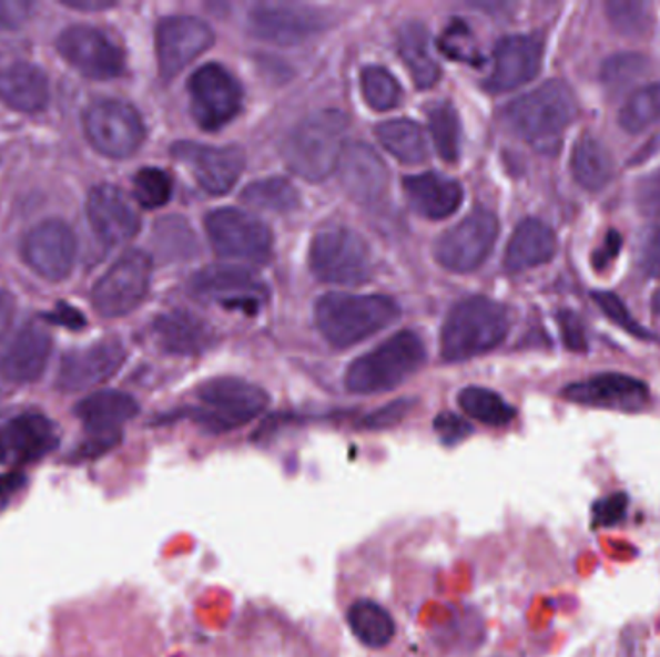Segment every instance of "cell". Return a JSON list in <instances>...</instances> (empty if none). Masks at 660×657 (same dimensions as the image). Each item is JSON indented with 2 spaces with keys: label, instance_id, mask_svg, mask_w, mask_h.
Returning <instances> with one entry per match:
<instances>
[{
  "label": "cell",
  "instance_id": "cell-1",
  "mask_svg": "<svg viewBox=\"0 0 660 657\" xmlns=\"http://www.w3.org/2000/svg\"><path fill=\"white\" fill-rule=\"evenodd\" d=\"M348 119L344 112L327 109L302 120L284 141V161L290 171L309 182L331 176L341 163Z\"/></svg>",
  "mask_w": 660,
  "mask_h": 657
},
{
  "label": "cell",
  "instance_id": "cell-2",
  "mask_svg": "<svg viewBox=\"0 0 660 657\" xmlns=\"http://www.w3.org/2000/svg\"><path fill=\"white\" fill-rule=\"evenodd\" d=\"M578 114V101L560 80L542 83L506 106V122L521 140L539 151L557 147Z\"/></svg>",
  "mask_w": 660,
  "mask_h": 657
},
{
  "label": "cell",
  "instance_id": "cell-3",
  "mask_svg": "<svg viewBox=\"0 0 660 657\" xmlns=\"http://www.w3.org/2000/svg\"><path fill=\"white\" fill-rule=\"evenodd\" d=\"M315 317L328 343L349 348L393 325L400 317V307L385 296L328 294L321 297Z\"/></svg>",
  "mask_w": 660,
  "mask_h": 657
},
{
  "label": "cell",
  "instance_id": "cell-4",
  "mask_svg": "<svg viewBox=\"0 0 660 657\" xmlns=\"http://www.w3.org/2000/svg\"><path fill=\"white\" fill-rule=\"evenodd\" d=\"M510 328L508 312L489 297H469L456 305L443 326V357L466 361L487 353L505 341Z\"/></svg>",
  "mask_w": 660,
  "mask_h": 657
},
{
  "label": "cell",
  "instance_id": "cell-5",
  "mask_svg": "<svg viewBox=\"0 0 660 657\" xmlns=\"http://www.w3.org/2000/svg\"><path fill=\"white\" fill-rule=\"evenodd\" d=\"M425 362L424 341L402 330L349 365L346 388L354 393L390 392L416 374Z\"/></svg>",
  "mask_w": 660,
  "mask_h": 657
},
{
  "label": "cell",
  "instance_id": "cell-6",
  "mask_svg": "<svg viewBox=\"0 0 660 657\" xmlns=\"http://www.w3.org/2000/svg\"><path fill=\"white\" fill-rule=\"evenodd\" d=\"M197 399V421L215 432L244 427L268 406V396L263 388L232 377L213 378L201 384Z\"/></svg>",
  "mask_w": 660,
  "mask_h": 657
},
{
  "label": "cell",
  "instance_id": "cell-7",
  "mask_svg": "<svg viewBox=\"0 0 660 657\" xmlns=\"http://www.w3.org/2000/svg\"><path fill=\"white\" fill-rule=\"evenodd\" d=\"M309 265L319 280L341 286H359L373 274L369 247L356 232L346 228L319 232L309 249Z\"/></svg>",
  "mask_w": 660,
  "mask_h": 657
},
{
  "label": "cell",
  "instance_id": "cell-8",
  "mask_svg": "<svg viewBox=\"0 0 660 657\" xmlns=\"http://www.w3.org/2000/svg\"><path fill=\"white\" fill-rule=\"evenodd\" d=\"M83 132L91 147L109 158H128L145 140L140 112L119 99H99L83 112Z\"/></svg>",
  "mask_w": 660,
  "mask_h": 657
},
{
  "label": "cell",
  "instance_id": "cell-9",
  "mask_svg": "<svg viewBox=\"0 0 660 657\" xmlns=\"http://www.w3.org/2000/svg\"><path fill=\"white\" fill-rule=\"evenodd\" d=\"M151 270L153 263L148 253H124L93 286L91 301L97 312L104 318H119L138 309L148 296Z\"/></svg>",
  "mask_w": 660,
  "mask_h": 657
},
{
  "label": "cell",
  "instance_id": "cell-10",
  "mask_svg": "<svg viewBox=\"0 0 660 657\" xmlns=\"http://www.w3.org/2000/svg\"><path fill=\"white\" fill-rule=\"evenodd\" d=\"M209 239L226 259L265 263L273 253V234L265 222L237 208H219L205 220Z\"/></svg>",
  "mask_w": 660,
  "mask_h": 657
},
{
  "label": "cell",
  "instance_id": "cell-11",
  "mask_svg": "<svg viewBox=\"0 0 660 657\" xmlns=\"http://www.w3.org/2000/svg\"><path fill=\"white\" fill-rule=\"evenodd\" d=\"M195 122L207 132H216L242 111V88L221 64L201 66L187 83Z\"/></svg>",
  "mask_w": 660,
  "mask_h": 657
},
{
  "label": "cell",
  "instance_id": "cell-12",
  "mask_svg": "<svg viewBox=\"0 0 660 657\" xmlns=\"http://www.w3.org/2000/svg\"><path fill=\"white\" fill-rule=\"evenodd\" d=\"M497 236V216L477 208L438 239L435 255L450 273H471L487 260Z\"/></svg>",
  "mask_w": 660,
  "mask_h": 657
},
{
  "label": "cell",
  "instance_id": "cell-13",
  "mask_svg": "<svg viewBox=\"0 0 660 657\" xmlns=\"http://www.w3.org/2000/svg\"><path fill=\"white\" fill-rule=\"evenodd\" d=\"M60 57L90 80H114L124 72V51L93 25H70L57 41Z\"/></svg>",
  "mask_w": 660,
  "mask_h": 657
},
{
  "label": "cell",
  "instance_id": "cell-14",
  "mask_svg": "<svg viewBox=\"0 0 660 657\" xmlns=\"http://www.w3.org/2000/svg\"><path fill=\"white\" fill-rule=\"evenodd\" d=\"M75 253L78 242L74 232L59 218L41 222L23 237L26 265L45 280H67L74 268Z\"/></svg>",
  "mask_w": 660,
  "mask_h": 657
},
{
  "label": "cell",
  "instance_id": "cell-15",
  "mask_svg": "<svg viewBox=\"0 0 660 657\" xmlns=\"http://www.w3.org/2000/svg\"><path fill=\"white\" fill-rule=\"evenodd\" d=\"M215 41L207 23L193 16L164 18L156 28V60L163 80H172L184 68L211 49Z\"/></svg>",
  "mask_w": 660,
  "mask_h": 657
},
{
  "label": "cell",
  "instance_id": "cell-16",
  "mask_svg": "<svg viewBox=\"0 0 660 657\" xmlns=\"http://www.w3.org/2000/svg\"><path fill=\"white\" fill-rule=\"evenodd\" d=\"M193 296L231 309L255 312L267 299V288L252 273L231 265L203 268L192 280Z\"/></svg>",
  "mask_w": 660,
  "mask_h": 657
},
{
  "label": "cell",
  "instance_id": "cell-17",
  "mask_svg": "<svg viewBox=\"0 0 660 657\" xmlns=\"http://www.w3.org/2000/svg\"><path fill=\"white\" fill-rule=\"evenodd\" d=\"M126 361V349L116 340H103L91 348L68 351L60 362L57 388L83 392L111 380Z\"/></svg>",
  "mask_w": 660,
  "mask_h": 657
},
{
  "label": "cell",
  "instance_id": "cell-18",
  "mask_svg": "<svg viewBox=\"0 0 660 657\" xmlns=\"http://www.w3.org/2000/svg\"><path fill=\"white\" fill-rule=\"evenodd\" d=\"M247 22L253 35L278 44L299 43L327 28L323 12L302 4H257L247 16Z\"/></svg>",
  "mask_w": 660,
  "mask_h": 657
},
{
  "label": "cell",
  "instance_id": "cell-19",
  "mask_svg": "<svg viewBox=\"0 0 660 657\" xmlns=\"http://www.w3.org/2000/svg\"><path fill=\"white\" fill-rule=\"evenodd\" d=\"M562 396L579 406L599 407V409H612V411H626V413L641 411L649 403V388L646 382L618 372H605L576 384L566 386Z\"/></svg>",
  "mask_w": 660,
  "mask_h": 657
},
{
  "label": "cell",
  "instance_id": "cell-20",
  "mask_svg": "<svg viewBox=\"0 0 660 657\" xmlns=\"http://www.w3.org/2000/svg\"><path fill=\"white\" fill-rule=\"evenodd\" d=\"M88 220L101 244L119 247L134 239L140 232V216L126 195L111 184L95 185L85 203Z\"/></svg>",
  "mask_w": 660,
  "mask_h": 657
},
{
  "label": "cell",
  "instance_id": "cell-21",
  "mask_svg": "<svg viewBox=\"0 0 660 657\" xmlns=\"http://www.w3.org/2000/svg\"><path fill=\"white\" fill-rule=\"evenodd\" d=\"M172 153L192 168L197 184L211 195L231 192L244 172V153L236 147H209L182 141L174 145Z\"/></svg>",
  "mask_w": 660,
  "mask_h": 657
},
{
  "label": "cell",
  "instance_id": "cell-22",
  "mask_svg": "<svg viewBox=\"0 0 660 657\" xmlns=\"http://www.w3.org/2000/svg\"><path fill=\"white\" fill-rule=\"evenodd\" d=\"M542 43L534 35H510L495 47V66L487 80L493 93L512 91L531 82L541 70Z\"/></svg>",
  "mask_w": 660,
  "mask_h": 657
},
{
  "label": "cell",
  "instance_id": "cell-23",
  "mask_svg": "<svg viewBox=\"0 0 660 657\" xmlns=\"http://www.w3.org/2000/svg\"><path fill=\"white\" fill-rule=\"evenodd\" d=\"M338 172L346 192L362 205L377 203L388 187V168L375 148L364 143H352L344 148Z\"/></svg>",
  "mask_w": 660,
  "mask_h": 657
},
{
  "label": "cell",
  "instance_id": "cell-24",
  "mask_svg": "<svg viewBox=\"0 0 660 657\" xmlns=\"http://www.w3.org/2000/svg\"><path fill=\"white\" fill-rule=\"evenodd\" d=\"M52 340L41 326L28 325L0 351V374L16 382H35L47 369Z\"/></svg>",
  "mask_w": 660,
  "mask_h": 657
},
{
  "label": "cell",
  "instance_id": "cell-25",
  "mask_svg": "<svg viewBox=\"0 0 660 657\" xmlns=\"http://www.w3.org/2000/svg\"><path fill=\"white\" fill-rule=\"evenodd\" d=\"M138 413V401L116 390L91 393L75 406V417L91 437H120V429Z\"/></svg>",
  "mask_w": 660,
  "mask_h": 657
},
{
  "label": "cell",
  "instance_id": "cell-26",
  "mask_svg": "<svg viewBox=\"0 0 660 657\" xmlns=\"http://www.w3.org/2000/svg\"><path fill=\"white\" fill-rule=\"evenodd\" d=\"M49 99V78L35 64L16 62L0 70V101L12 111L35 114L45 111Z\"/></svg>",
  "mask_w": 660,
  "mask_h": 657
},
{
  "label": "cell",
  "instance_id": "cell-27",
  "mask_svg": "<svg viewBox=\"0 0 660 657\" xmlns=\"http://www.w3.org/2000/svg\"><path fill=\"white\" fill-rule=\"evenodd\" d=\"M404 192L409 205L419 215L440 220L454 215L460 208L464 192L456 179L440 176L437 172H425L417 176L404 177Z\"/></svg>",
  "mask_w": 660,
  "mask_h": 657
},
{
  "label": "cell",
  "instance_id": "cell-28",
  "mask_svg": "<svg viewBox=\"0 0 660 657\" xmlns=\"http://www.w3.org/2000/svg\"><path fill=\"white\" fill-rule=\"evenodd\" d=\"M159 348L172 355H197L211 346L213 330L205 320L187 310H171L156 318L153 325Z\"/></svg>",
  "mask_w": 660,
  "mask_h": 657
},
{
  "label": "cell",
  "instance_id": "cell-29",
  "mask_svg": "<svg viewBox=\"0 0 660 657\" xmlns=\"http://www.w3.org/2000/svg\"><path fill=\"white\" fill-rule=\"evenodd\" d=\"M557 253V236L541 220L527 218L514 232L505 253L508 273H524L549 263Z\"/></svg>",
  "mask_w": 660,
  "mask_h": 657
},
{
  "label": "cell",
  "instance_id": "cell-30",
  "mask_svg": "<svg viewBox=\"0 0 660 657\" xmlns=\"http://www.w3.org/2000/svg\"><path fill=\"white\" fill-rule=\"evenodd\" d=\"M60 437L57 427L43 414L28 413L16 417L2 432V443L20 461H38L57 450Z\"/></svg>",
  "mask_w": 660,
  "mask_h": 657
},
{
  "label": "cell",
  "instance_id": "cell-31",
  "mask_svg": "<svg viewBox=\"0 0 660 657\" xmlns=\"http://www.w3.org/2000/svg\"><path fill=\"white\" fill-rule=\"evenodd\" d=\"M398 51L417 88H433L440 78V68L429 49V31L424 23L408 22L398 33Z\"/></svg>",
  "mask_w": 660,
  "mask_h": 657
},
{
  "label": "cell",
  "instance_id": "cell-32",
  "mask_svg": "<svg viewBox=\"0 0 660 657\" xmlns=\"http://www.w3.org/2000/svg\"><path fill=\"white\" fill-rule=\"evenodd\" d=\"M571 174L581 187L599 192L609 185L615 164L607 147L593 135H581L571 153Z\"/></svg>",
  "mask_w": 660,
  "mask_h": 657
},
{
  "label": "cell",
  "instance_id": "cell-33",
  "mask_svg": "<svg viewBox=\"0 0 660 657\" xmlns=\"http://www.w3.org/2000/svg\"><path fill=\"white\" fill-rule=\"evenodd\" d=\"M348 625L357 640L369 648H385L396 633L390 614L372 599H357L349 606Z\"/></svg>",
  "mask_w": 660,
  "mask_h": 657
},
{
  "label": "cell",
  "instance_id": "cell-34",
  "mask_svg": "<svg viewBox=\"0 0 660 657\" xmlns=\"http://www.w3.org/2000/svg\"><path fill=\"white\" fill-rule=\"evenodd\" d=\"M377 137L383 147L393 153L400 163L419 164L427 158V141L422 127L412 120H388L377 127Z\"/></svg>",
  "mask_w": 660,
  "mask_h": 657
},
{
  "label": "cell",
  "instance_id": "cell-35",
  "mask_svg": "<svg viewBox=\"0 0 660 657\" xmlns=\"http://www.w3.org/2000/svg\"><path fill=\"white\" fill-rule=\"evenodd\" d=\"M458 403L464 409V413L489 427H506L516 417V409L510 403H506L505 398L479 386H469L466 390H461Z\"/></svg>",
  "mask_w": 660,
  "mask_h": 657
},
{
  "label": "cell",
  "instance_id": "cell-36",
  "mask_svg": "<svg viewBox=\"0 0 660 657\" xmlns=\"http://www.w3.org/2000/svg\"><path fill=\"white\" fill-rule=\"evenodd\" d=\"M429 127L438 155L446 163H456L461 151V124L453 103L443 101L429 109Z\"/></svg>",
  "mask_w": 660,
  "mask_h": 657
},
{
  "label": "cell",
  "instance_id": "cell-37",
  "mask_svg": "<svg viewBox=\"0 0 660 657\" xmlns=\"http://www.w3.org/2000/svg\"><path fill=\"white\" fill-rule=\"evenodd\" d=\"M242 199L252 207L275 213H286L299 205L296 187L284 177H265L260 182H253L242 192Z\"/></svg>",
  "mask_w": 660,
  "mask_h": 657
},
{
  "label": "cell",
  "instance_id": "cell-38",
  "mask_svg": "<svg viewBox=\"0 0 660 657\" xmlns=\"http://www.w3.org/2000/svg\"><path fill=\"white\" fill-rule=\"evenodd\" d=\"M620 126L628 133L646 132L660 120V83L638 89L620 111Z\"/></svg>",
  "mask_w": 660,
  "mask_h": 657
},
{
  "label": "cell",
  "instance_id": "cell-39",
  "mask_svg": "<svg viewBox=\"0 0 660 657\" xmlns=\"http://www.w3.org/2000/svg\"><path fill=\"white\" fill-rule=\"evenodd\" d=\"M362 91L365 103L369 104L373 111H393L402 101L400 83L396 82V78L385 68H365L362 72Z\"/></svg>",
  "mask_w": 660,
  "mask_h": 657
},
{
  "label": "cell",
  "instance_id": "cell-40",
  "mask_svg": "<svg viewBox=\"0 0 660 657\" xmlns=\"http://www.w3.org/2000/svg\"><path fill=\"white\" fill-rule=\"evenodd\" d=\"M607 14L615 30L626 38H646L654 22L653 8L647 2L612 0L607 4Z\"/></svg>",
  "mask_w": 660,
  "mask_h": 657
},
{
  "label": "cell",
  "instance_id": "cell-41",
  "mask_svg": "<svg viewBox=\"0 0 660 657\" xmlns=\"http://www.w3.org/2000/svg\"><path fill=\"white\" fill-rule=\"evenodd\" d=\"M134 195L145 208H159L172 197V179L161 168H142L134 176Z\"/></svg>",
  "mask_w": 660,
  "mask_h": 657
},
{
  "label": "cell",
  "instance_id": "cell-42",
  "mask_svg": "<svg viewBox=\"0 0 660 657\" xmlns=\"http://www.w3.org/2000/svg\"><path fill=\"white\" fill-rule=\"evenodd\" d=\"M647 60L636 52H622L610 57L601 70V80L607 88L622 89L636 82L646 72Z\"/></svg>",
  "mask_w": 660,
  "mask_h": 657
},
{
  "label": "cell",
  "instance_id": "cell-43",
  "mask_svg": "<svg viewBox=\"0 0 660 657\" xmlns=\"http://www.w3.org/2000/svg\"><path fill=\"white\" fill-rule=\"evenodd\" d=\"M438 44H440V51L445 52L448 59L460 60V62H477L479 60L471 31L461 20H454L446 28Z\"/></svg>",
  "mask_w": 660,
  "mask_h": 657
},
{
  "label": "cell",
  "instance_id": "cell-44",
  "mask_svg": "<svg viewBox=\"0 0 660 657\" xmlns=\"http://www.w3.org/2000/svg\"><path fill=\"white\" fill-rule=\"evenodd\" d=\"M593 297L595 301L601 307L602 312H605L615 325L623 328L626 332L639 336V338H649V332H647L643 326L639 325L636 318L631 317L630 310L622 304L620 297L610 294V291H595Z\"/></svg>",
  "mask_w": 660,
  "mask_h": 657
},
{
  "label": "cell",
  "instance_id": "cell-45",
  "mask_svg": "<svg viewBox=\"0 0 660 657\" xmlns=\"http://www.w3.org/2000/svg\"><path fill=\"white\" fill-rule=\"evenodd\" d=\"M628 511V495L623 492L607 495L593 505L595 526H615L626 517Z\"/></svg>",
  "mask_w": 660,
  "mask_h": 657
},
{
  "label": "cell",
  "instance_id": "cell-46",
  "mask_svg": "<svg viewBox=\"0 0 660 657\" xmlns=\"http://www.w3.org/2000/svg\"><path fill=\"white\" fill-rule=\"evenodd\" d=\"M639 268L651 278L660 276V228L649 229L639 245Z\"/></svg>",
  "mask_w": 660,
  "mask_h": 657
},
{
  "label": "cell",
  "instance_id": "cell-47",
  "mask_svg": "<svg viewBox=\"0 0 660 657\" xmlns=\"http://www.w3.org/2000/svg\"><path fill=\"white\" fill-rule=\"evenodd\" d=\"M638 207L643 215L660 218V168L639 182Z\"/></svg>",
  "mask_w": 660,
  "mask_h": 657
},
{
  "label": "cell",
  "instance_id": "cell-48",
  "mask_svg": "<svg viewBox=\"0 0 660 657\" xmlns=\"http://www.w3.org/2000/svg\"><path fill=\"white\" fill-rule=\"evenodd\" d=\"M435 430L445 443H458L471 434V427L468 422L454 413L438 414L435 419Z\"/></svg>",
  "mask_w": 660,
  "mask_h": 657
},
{
  "label": "cell",
  "instance_id": "cell-49",
  "mask_svg": "<svg viewBox=\"0 0 660 657\" xmlns=\"http://www.w3.org/2000/svg\"><path fill=\"white\" fill-rule=\"evenodd\" d=\"M33 4L28 0H0V28L16 30L30 20Z\"/></svg>",
  "mask_w": 660,
  "mask_h": 657
},
{
  "label": "cell",
  "instance_id": "cell-50",
  "mask_svg": "<svg viewBox=\"0 0 660 657\" xmlns=\"http://www.w3.org/2000/svg\"><path fill=\"white\" fill-rule=\"evenodd\" d=\"M408 411L409 401H406V399L394 401L390 406L383 407V409L369 414L364 421V427L365 429H388V427H394L396 422H400Z\"/></svg>",
  "mask_w": 660,
  "mask_h": 657
},
{
  "label": "cell",
  "instance_id": "cell-51",
  "mask_svg": "<svg viewBox=\"0 0 660 657\" xmlns=\"http://www.w3.org/2000/svg\"><path fill=\"white\" fill-rule=\"evenodd\" d=\"M560 328H562L566 346L571 351H583V349H587L586 332H583V325H581L578 315L562 312L560 315Z\"/></svg>",
  "mask_w": 660,
  "mask_h": 657
},
{
  "label": "cell",
  "instance_id": "cell-52",
  "mask_svg": "<svg viewBox=\"0 0 660 657\" xmlns=\"http://www.w3.org/2000/svg\"><path fill=\"white\" fill-rule=\"evenodd\" d=\"M620 247H622V237H620L618 232L612 229L609 236L605 237L601 247H599L593 255L595 268H597V270H605V268L618 257Z\"/></svg>",
  "mask_w": 660,
  "mask_h": 657
},
{
  "label": "cell",
  "instance_id": "cell-53",
  "mask_svg": "<svg viewBox=\"0 0 660 657\" xmlns=\"http://www.w3.org/2000/svg\"><path fill=\"white\" fill-rule=\"evenodd\" d=\"M26 484H28L26 474H0V513L7 510L10 502H12V497H14L16 494H20L23 487H26Z\"/></svg>",
  "mask_w": 660,
  "mask_h": 657
},
{
  "label": "cell",
  "instance_id": "cell-54",
  "mask_svg": "<svg viewBox=\"0 0 660 657\" xmlns=\"http://www.w3.org/2000/svg\"><path fill=\"white\" fill-rule=\"evenodd\" d=\"M47 318L54 325L67 326L70 330H82L83 326H85V318H83L82 312L67 304L57 305V309L52 310Z\"/></svg>",
  "mask_w": 660,
  "mask_h": 657
},
{
  "label": "cell",
  "instance_id": "cell-55",
  "mask_svg": "<svg viewBox=\"0 0 660 657\" xmlns=\"http://www.w3.org/2000/svg\"><path fill=\"white\" fill-rule=\"evenodd\" d=\"M62 7L80 10V12H99V10H109L116 2L112 0H60Z\"/></svg>",
  "mask_w": 660,
  "mask_h": 657
},
{
  "label": "cell",
  "instance_id": "cell-56",
  "mask_svg": "<svg viewBox=\"0 0 660 657\" xmlns=\"http://www.w3.org/2000/svg\"><path fill=\"white\" fill-rule=\"evenodd\" d=\"M14 299L7 294L4 289H0V338L7 333L8 328L12 325V317H14Z\"/></svg>",
  "mask_w": 660,
  "mask_h": 657
},
{
  "label": "cell",
  "instance_id": "cell-57",
  "mask_svg": "<svg viewBox=\"0 0 660 657\" xmlns=\"http://www.w3.org/2000/svg\"><path fill=\"white\" fill-rule=\"evenodd\" d=\"M7 448H4V443H2V438H0V463L4 461V458H7Z\"/></svg>",
  "mask_w": 660,
  "mask_h": 657
},
{
  "label": "cell",
  "instance_id": "cell-58",
  "mask_svg": "<svg viewBox=\"0 0 660 657\" xmlns=\"http://www.w3.org/2000/svg\"><path fill=\"white\" fill-rule=\"evenodd\" d=\"M654 309H657V312H660V291L657 294V297H654Z\"/></svg>",
  "mask_w": 660,
  "mask_h": 657
}]
</instances>
